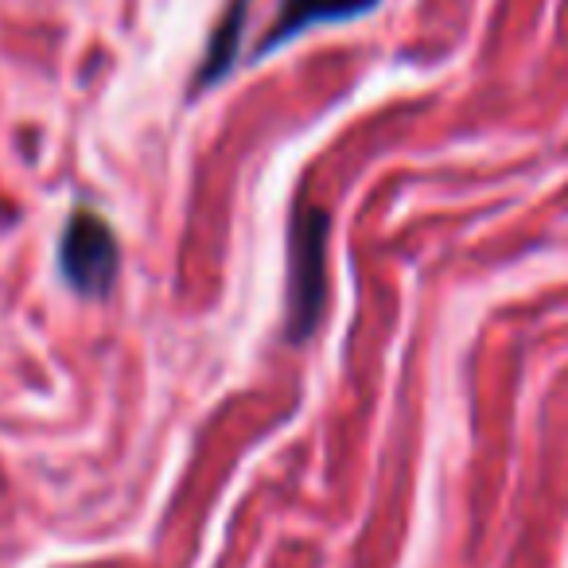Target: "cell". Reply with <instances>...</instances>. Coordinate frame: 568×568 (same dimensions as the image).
Wrapping results in <instances>:
<instances>
[{
  "label": "cell",
  "instance_id": "cell-1",
  "mask_svg": "<svg viewBox=\"0 0 568 568\" xmlns=\"http://www.w3.org/2000/svg\"><path fill=\"white\" fill-rule=\"evenodd\" d=\"M327 206L301 199L288 219V288H284V339L308 343L324 324L327 304Z\"/></svg>",
  "mask_w": 568,
  "mask_h": 568
},
{
  "label": "cell",
  "instance_id": "cell-2",
  "mask_svg": "<svg viewBox=\"0 0 568 568\" xmlns=\"http://www.w3.org/2000/svg\"><path fill=\"white\" fill-rule=\"evenodd\" d=\"M59 265L74 293L82 296H105L118 281L121 268V250L118 234L110 230V222L94 211L71 214L59 242Z\"/></svg>",
  "mask_w": 568,
  "mask_h": 568
},
{
  "label": "cell",
  "instance_id": "cell-3",
  "mask_svg": "<svg viewBox=\"0 0 568 568\" xmlns=\"http://www.w3.org/2000/svg\"><path fill=\"white\" fill-rule=\"evenodd\" d=\"M378 4L382 0H281L273 24H268V32L261 36L257 51H253V63H261V59H268L273 51H281L284 43L301 40L308 28L347 24V20L371 17Z\"/></svg>",
  "mask_w": 568,
  "mask_h": 568
},
{
  "label": "cell",
  "instance_id": "cell-4",
  "mask_svg": "<svg viewBox=\"0 0 568 568\" xmlns=\"http://www.w3.org/2000/svg\"><path fill=\"white\" fill-rule=\"evenodd\" d=\"M250 4L253 0H230L222 20L214 24L211 43L203 51V63L199 74L191 82V94H206L214 90L222 79H230V71L237 67V51H242V36H245V20H250Z\"/></svg>",
  "mask_w": 568,
  "mask_h": 568
}]
</instances>
